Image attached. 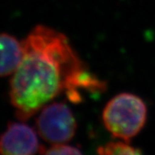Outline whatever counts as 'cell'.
I'll list each match as a JSON object with an SVG mask.
<instances>
[{"mask_svg":"<svg viewBox=\"0 0 155 155\" xmlns=\"http://www.w3.org/2000/svg\"><path fill=\"white\" fill-rule=\"evenodd\" d=\"M22 43L23 55L10 90L19 120L30 118L63 91L78 103L82 99L80 91L95 87L97 77L86 69L65 35L37 25Z\"/></svg>","mask_w":155,"mask_h":155,"instance_id":"obj_1","label":"cell"},{"mask_svg":"<svg viewBox=\"0 0 155 155\" xmlns=\"http://www.w3.org/2000/svg\"><path fill=\"white\" fill-rule=\"evenodd\" d=\"M147 108L140 97L132 93L116 95L106 104L103 122L115 137L129 140L144 127Z\"/></svg>","mask_w":155,"mask_h":155,"instance_id":"obj_2","label":"cell"},{"mask_svg":"<svg viewBox=\"0 0 155 155\" xmlns=\"http://www.w3.org/2000/svg\"><path fill=\"white\" fill-rule=\"evenodd\" d=\"M41 137L51 144H62L75 135L77 122L65 103H53L44 106L35 121Z\"/></svg>","mask_w":155,"mask_h":155,"instance_id":"obj_3","label":"cell"},{"mask_svg":"<svg viewBox=\"0 0 155 155\" xmlns=\"http://www.w3.org/2000/svg\"><path fill=\"white\" fill-rule=\"evenodd\" d=\"M43 150L35 129L24 122H9L0 134V154L31 155L42 153Z\"/></svg>","mask_w":155,"mask_h":155,"instance_id":"obj_4","label":"cell"},{"mask_svg":"<svg viewBox=\"0 0 155 155\" xmlns=\"http://www.w3.org/2000/svg\"><path fill=\"white\" fill-rule=\"evenodd\" d=\"M23 55L22 43L16 37L0 33V77L13 74Z\"/></svg>","mask_w":155,"mask_h":155,"instance_id":"obj_5","label":"cell"},{"mask_svg":"<svg viewBox=\"0 0 155 155\" xmlns=\"http://www.w3.org/2000/svg\"><path fill=\"white\" fill-rule=\"evenodd\" d=\"M125 141V140H124ZM111 141L97 148L100 154H140L141 151L134 147L127 141Z\"/></svg>","mask_w":155,"mask_h":155,"instance_id":"obj_6","label":"cell"},{"mask_svg":"<svg viewBox=\"0 0 155 155\" xmlns=\"http://www.w3.org/2000/svg\"><path fill=\"white\" fill-rule=\"evenodd\" d=\"M45 154H81L82 152L79 147L69 146L66 143L54 144L48 149L43 151Z\"/></svg>","mask_w":155,"mask_h":155,"instance_id":"obj_7","label":"cell"}]
</instances>
